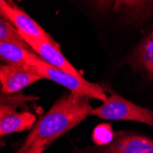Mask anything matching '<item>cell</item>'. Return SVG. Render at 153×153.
I'll return each instance as SVG.
<instances>
[{
	"instance_id": "6da1fadb",
	"label": "cell",
	"mask_w": 153,
	"mask_h": 153,
	"mask_svg": "<svg viewBox=\"0 0 153 153\" xmlns=\"http://www.w3.org/2000/svg\"><path fill=\"white\" fill-rule=\"evenodd\" d=\"M93 110L89 98L74 94H66L55 102L46 114L35 123L23 145L16 153H25L37 142L50 145L67 131L73 129Z\"/></svg>"
},
{
	"instance_id": "7a4b0ae2",
	"label": "cell",
	"mask_w": 153,
	"mask_h": 153,
	"mask_svg": "<svg viewBox=\"0 0 153 153\" xmlns=\"http://www.w3.org/2000/svg\"><path fill=\"white\" fill-rule=\"evenodd\" d=\"M91 115L105 120L135 121L153 127V111L137 105L117 94H111Z\"/></svg>"
},
{
	"instance_id": "9c48e42d",
	"label": "cell",
	"mask_w": 153,
	"mask_h": 153,
	"mask_svg": "<svg viewBox=\"0 0 153 153\" xmlns=\"http://www.w3.org/2000/svg\"><path fill=\"white\" fill-rule=\"evenodd\" d=\"M0 56L7 63L12 64L33 66L35 63L43 61L39 55L27 50V46L7 41H0Z\"/></svg>"
},
{
	"instance_id": "8fae6325",
	"label": "cell",
	"mask_w": 153,
	"mask_h": 153,
	"mask_svg": "<svg viewBox=\"0 0 153 153\" xmlns=\"http://www.w3.org/2000/svg\"><path fill=\"white\" fill-rule=\"evenodd\" d=\"M0 41L14 42L24 46L27 45L15 26L2 16L0 19Z\"/></svg>"
},
{
	"instance_id": "30bf717a",
	"label": "cell",
	"mask_w": 153,
	"mask_h": 153,
	"mask_svg": "<svg viewBox=\"0 0 153 153\" xmlns=\"http://www.w3.org/2000/svg\"><path fill=\"white\" fill-rule=\"evenodd\" d=\"M133 58L138 68L153 76V31L138 44Z\"/></svg>"
},
{
	"instance_id": "52a82bcc",
	"label": "cell",
	"mask_w": 153,
	"mask_h": 153,
	"mask_svg": "<svg viewBox=\"0 0 153 153\" xmlns=\"http://www.w3.org/2000/svg\"><path fill=\"white\" fill-rule=\"evenodd\" d=\"M36 120V117L30 112L17 113L16 106L2 104L0 107V135L6 136L29 129L34 126Z\"/></svg>"
},
{
	"instance_id": "8992f818",
	"label": "cell",
	"mask_w": 153,
	"mask_h": 153,
	"mask_svg": "<svg viewBox=\"0 0 153 153\" xmlns=\"http://www.w3.org/2000/svg\"><path fill=\"white\" fill-rule=\"evenodd\" d=\"M22 38L25 40V42L27 44V46L32 48L39 56L50 65L58 68L66 73L74 75H80L79 72L62 53L60 46L56 41L37 39L29 37Z\"/></svg>"
},
{
	"instance_id": "e0dca14e",
	"label": "cell",
	"mask_w": 153,
	"mask_h": 153,
	"mask_svg": "<svg viewBox=\"0 0 153 153\" xmlns=\"http://www.w3.org/2000/svg\"><path fill=\"white\" fill-rule=\"evenodd\" d=\"M6 1H7V3H9L10 5L15 6V3H14V0H6Z\"/></svg>"
},
{
	"instance_id": "3957f363",
	"label": "cell",
	"mask_w": 153,
	"mask_h": 153,
	"mask_svg": "<svg viewBox=\"0 0 153 153\" xmlns=\"http://www.w3.org/2000/svg\"><path fill=\"white\" fill-rule=\"evenodd\" d=\"M43 79H48L57 82L58 85L70 90L74 94L86 96L105 102L107 98L105 91L96 83H93L81 75H74L55 68L44 61H40L33 65Z\"/></svg>"
},
{
	"instance_id": "277c9868",
	"label": "cell",
	"mask_w": 153,
	"mask_h": 153,
	"mask_svg": "<svg viewBox=\"0 0 153 153\" xmlns=\"http://www.w3.org/2000/svg\"><path fill=\"white\" fill-rule=\"evenodd\" d=\"M43 79L30 65L2 64L0 68V82L2 94H14Z\"/></svg>"
},
{
	"instance_id": "2e32d148",
	"label": "cell",
	"mask_w": 153,
	"mask_h": 153,
	"mask_svg": "<svg viewBox=\"0 0 153 153\" xmlns=\"http://www.w3.org/2000/svg\"><path fill=\"white\" fill-rule=\"evenodd\" d=\"M98 2H99L101 5H109L110 3H112V2L117 3V0H98Z\"/></svg>"
},
{
	"instance_id": "4fadbf2b",
	"label": "cell",
	"mask_w": 153,
	"mask_h": 153,
	"mask_svg": "<svg viewBox=\"0 0 153 153\" xmlns=\"http://www.w3.org/2000/svg\"><path fill=\"white\" fill-rule=\"evenodd\" d=\"M143 17H148L153 14V0H141L137 7Z\"/></svg>"
},
{
	"instance_id": "ba28073f",
	"label": "cell",
	"mask_w": 153,
	"mask_h": 153,
	"mask_svg": "<svg viewBox=\"0 0 153 153\" xmlns=\"http://www.w3.org/2000/svg\"><path fill=\"white\" fill-rule=\"evenodd\" d=\"M105 153H153V140L138 135H121L108 145Z\"/></svg>"
},
{
	"instance_id": "7c38bea8",
	"label": "cell",
	"mask_w": 153,
	"mask_h": 153,
	"mask_svg": "<svg viewBox=\"0 0 153 153\" xmlns=\"http://www.w3.org/2000/svg\"><path fill=\"white\" fill-rule=\"evenodd\" d=\"M114 138V133L108 124H101L97 126L93 132V140L98 145L111 143Z\"/></svg>"
},
{
	"instance_id": "9a60e30c",
	"label": "cell",
	"mask_w": 153,
	"mask_h": 153,
	"mask_svg": "<svg viewBox=\"0 0 153 153\" xmlns=\"http://www.w3.org/2000/svg\"><path fill=\"white\" fill-rule=\"evenodd\" d=\"M48 145L46 143L42 142H37L33 146H31L25 153H43L44 149H46Z\"/></svg>"
},
{
	"instance_id": "5bb4252c",
	"label": "cell",
	"mask_w": 153,
	"mask_h": 153,
	"mask_svg": "<svg viewBox=\"0 0 153 153\" xmlns=\"http://www.w3.org/2000/svg\"><path fill=\"white\" fill-rule=\"evenodd\" d=\"M141 0H117L116 7H128L137 8Z\"/></svg>"
},
{
	"instance_id": "5b68a950",
	"label": "cell",
	"mask_w": 153,
	"mask_h": 153,
	"mask_svg": "<svg viewBox=\"0 0 153 153\" xmlns=\"http://www.w3.org/2000/svg\"><path fill=\"white\" fill-rule=\"evenodd\" d=\"M0 13L2 17L15 26L21 37L55 41L31 17L19 9L16 5L13 6L6 0H0Z\"/></svg>"
}]
</instances>
